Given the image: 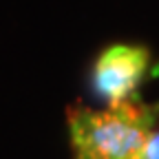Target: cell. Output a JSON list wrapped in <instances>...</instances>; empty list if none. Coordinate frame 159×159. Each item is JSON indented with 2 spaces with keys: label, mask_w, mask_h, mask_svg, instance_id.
Wrapping results in <instances>:
<instances>
[{
  "label": "cell",
  "mask_w": 159,
  "mask_h": 159,
  "mask_svg": "<svg viewBox=\"0 0 159 159\" xmlns=\"http://www.w3.org/2000/svg\"><path fill=\"white\" fill-rule=\"evenodd\" d=\"M157 122V108L139 97L102 111L73 108L69 135L73 159H133Z\"/></svg>",
  "instance_id": "6da1fadb"
},
{
  "label": "cell",
  "mask_w": 159,
  "mask_h": 159,
  "mask_svg": "<svg viewBox=\"0 0 159 159\" xmlns=\"http://www.w3.org/2000/svg\"><path fill=\"white\" fill-rule=\"evenodd\" d=\"M150 66V51L142 44H113L99 53L91 71L93 93L106 102V106H117L126 99L137 97V86Z\"/></svg>",
  "instance_id": "7a4b0ae2"
},
{
  "label": "cell",
  "mask_w": 159,
  "mask_h": 159,
  "mask_svg": "<svg viewBox=\"0 0 159 159\" xmlns=\"http://www.w3.org/2000/svg\"><path fill=\"white\" fill-rule=\"evenodd\" d=\"M133 159H159V130H155V128L150 130V135L137 148Z\"/></svg>",
  "instance_id": "3957f363"
}]
</instances>
